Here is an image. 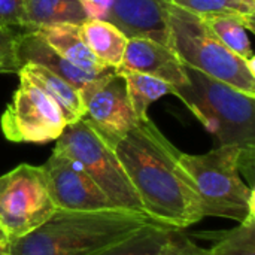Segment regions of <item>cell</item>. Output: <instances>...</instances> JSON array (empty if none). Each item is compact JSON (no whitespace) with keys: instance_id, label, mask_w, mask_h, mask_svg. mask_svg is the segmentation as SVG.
Listing matches in <instances>:
<instances>
[{"instance_id":"cell-1","label":"cell","mask_w":255,"mask_h":255,"mask_svg":"<svg viewBox=\"0 0 255 255\" xmlns=\"http://www.w3.org/2000/svg\"><path fill=\"white\" fill-rule=\"evenodd\" d=\"M114 149L142 212L152 223L182 230L205 218L193 181L179 163L181 151L149 117L140 120Z\"/></svg>"},{"instance_id":"cell-2","label":"cell","mask_w":255,"mask_h":255,"mask_svg":"<svg viewBox=\"0 0 255 255\" xmlns=\"http://www.w3.org/2000/svg\"><path fill=\"white\" fill-rule=\"evenodd\" d=\"M152 223L140 212L55 211L40 227L9 241V255H97Z\"/></svg>"},{"instance_id":"cell-3","label":"cell","mask_w":255,"mask_h":255,"mask_svg":"<svg viewBox=\"0 0 255 255\" xmlns=\"http://www.w3.org/2000/svg\"><path fill=\"white\" fill-rule=\"evenodd\" d=\"M188 84L175 88L187 108L197 117L220 145L242 149L239 167L253 188L255 161L254 97L185 66ZM218 145V146H220Z\"/></svg>"},{"instance_id":"cell-4","label":"cell","mask_w":255,"mask_h":255,"mask_svg":"<svg viewBox=\"0 0 255 255\" xmlns=\"http://www.w3.org/2000/svg\"><path fill=\"white\" fill-rule=\"evenodd\" d=\"M169 43L179 61L251 97L255 96V60L245 61L206 27L202 18L169 1L166 9Z\"/></svg>"},{"instance_id":"cell-5","label":"cell","mask_w":255,"mask_h":255,"mask_svg":"<svg viewBox=\"0 0 255 255\" xmlns=\"http://www.w3.org/2000/svg\"><path fill=\"white\" fill-rule=\"evenodd\" d=\"M241 154L233 145H220L200 155L181 152L179 163L193 181L203 217L244 223L255 215L254 188L241 178Z\"/></svg>"},{"instance_id":"cell-6","label":"cell","mask_w":255,"mask_h":255,"mask_svg":"<svg viewBox=\"0 0 255 255\" xmlns=\"http://www.w3.org/2000/svg\"><path fill=\"white\" fill-rule=\"evenodd\" d=\"M54 152L75 163L117 208L143 214L139 197L115 149L84 120L64 127L57 139Z\"/></svg>"},{"instance_id":"cell-7","label":"cell","mask_w":255,"mask_h":255,"mask_svg":"<svg viewBox=\"0 0 255 255\" xmlns=\"http://www.w3.org/2000/svg\"><path fill=\"white\" fill-rule=\"evenodd\" d=\"M55 211L42 166L19 164L0 176V230L7 241L36 230Z\"/></svg>"},{"instance_id":"cell-8","label":"cell","mask_w":255,"mask_h":255,"mask_svg":"<svg viewBox=\"0 0 255 255\" xmlns=\"http://www.w3.org/2000/svg\"><path fill=\"white\" fill-rule=\"evenodd\" d=\"M18 76L19 87L0 120L3 136L16 143L57 140L67 126L58 105L30 79Z\"/></svg>"},{"instance_id":"cell-9","label":"cell","mask_w":255,"mask_h":255,"mask_svg":"<svg viewBox=\"0 0 255 255\" xmlns=\"http://www.w3.org/2000/svg\"><path fill=\"white\" fill-rule=\"evenodd\" d=\"M84 121L112 148L140 121L127 96L124 78L114 69L97 76L81 91Z\"/></svg>"},{"instance_id":"cell-10","label":"cell","mask_w":255,"mask_h":255,"mask_svg":"<svg viewBox=\"0 0 255 255\" xmlns=\"http://www.w3.org/2000/svg\"><path fill=\"white\" fill-rule=\"evenodd\" d=\"M57 211L91 212L117 208L102 190L69 158L52 151L42 166Z\"/></svg>"},{"instance_id":"cell-11","label":"cell","mask_w":255,"mask_h":255,"mask_svg":"<svg viewBox=\"0 0 255 255\" xmlns=\"http://www.w3.org/2000/svg\"><path fill=\"white\" fill-rule=\"evenodd\" d=\"M118 69L155 76L173 88L188 84L185 66L175 52L169 46L146 37H128L123 63Z\"/></svg>"},{"instance_id":"cell-12","label":"cell","mask_w":255,"mask_h":255,"mask_svg":"<svg viewBox=\"0 0 255 255\" xmlns=\"http://www.w3.org/2000/svg\"><path fill=\"white\" fill-rule=\"evenodd\" d=\"M169 0H115L106 18L127 37H146L167 46Z\"/></svg>"},{"instance_id":"cell-13","label":"cell","mask_w":255,"mask_h":255,"mask_svg":"<svg viewBox=\"0 0 255 255\" xmlns=\"http://www.w3.org/2000/svg\"><path fill=\"white\" fill-rule=\"evenodd\" d=\"M15 55L18 67L24 64H39L52 73L61 76L69 84H72L79 91L90 84L93 79H96V75L87 73L72 63H69L64 57H61L57 51H54L40 34L36 31L28 30H19L16 34V43H15ZM102 76V75H100Z\"/></svg>"},{"instance_id":"cell-14","label":"cell","mask_w":255,"mask_h":255,"mask_svg":"<svg viewBox=\"0 0 255 255\" xmlns=\"http://www.w3.org/2000/svg\"><path fill=\"white\" fill-rule=\"evenodd\" d=\"M33 31L40 34L43 40L69 63L87 73L100 76L114 70L112 67H108L99 61L97 57L85 45L79 33V24H52Z\"/></svg>"},{"instance_id":"cell-15","label":"cell","mask_w":255,"mask_h":255,"mask_svg":"<svg viewBox=\"0 0 255 255\" xmlns=\"http://www.w3.org/2000/svg\"><path fill=\"white\" fill-rule=\"evenodd\" d=\"M18 75L30 79L36 87L43 90L60 108L66 124H75L81 121L85 115L84 102L78 88L69 84L61 76L52 73L51 70L39 64H24L19 67Z\"/></svg>"},{"instance_id":"cell-16","label":"cell","mask_w":255,"mask_h":255,"mask_svg":"<svg viewBox=\"0 0 255 255\" xmlns=\"http://www.w3.org/2000/svg\"><path fill=\"white\" fill-rule=\"evenodd\" d=\"M79 33L99 61L112 69L121 66L128 37L120 28L105 19L87 18L79 24Z\"/></svg>"},{"instance_id":"cell-17","label":"cell","mask_w":255,"mask_h":255,"mask_svg":"<svg viewBox=\"0 0 255 255\" xmlns=\"http://www.w3.org/2000/svg\"><path fill=\"white\" fill-rule=\"evenodd\" d=\"M85 19L79 0H25L24 30L28 31L52 24H81Z\"/></svg>"},{"instance_id":"cell-18","label":"cell","mask_w":255,"mask_h":255,"mask_svg":"<svg viewBox=\"0 0 255 255\" xmlns=\"http://www.w3.org/2000/svg\"><path fill=\"white\" fill-rule=\"evenodd\" d=\"M126 82L127 96L130 105L139 120L148 118V108L155 100L161 99L166 94H175V88L151 75L126 70V69H115Z\"/></svg>"},{"instance_id":"cell-19","label":"cell","mask_w":255,"mask_h":255,"mask_svg":"<svg viewBox=\"0 0 255 255\" xmlns=\"http://www.w3.org/2000/svg\"><path fill=\"white\" fill-rule=\"evenodd\" d=\"M196 15H229L239 19L248 31L255 30V0H169Z\"/></svg>"},{"instance_id":"cell-20","label":"cell","mask_w":255,"mask_h":255,"mask_svg":"<svg viewBox=\"0 0 255 255\" xmlns=\"http://www.w3.org/2000/svg\"><path fill=\"white\" fill-rule=\"evenodd\" d=\"M217 39L232 52L245 61L255 60L248 28L236 18L229 15H199Z\"/></svg>"},{"instance_id":"cell-21","label":"cell","mask_w":255,"mask_h":255,"mask_svg":"<svg viewBox=\"0 0 255 255\" xmlns=\"http://www.w3.org/2000/svg\"><path fill=\"white\" fill-rule=\"evenodd\" d=\"M173 229L149 223L131 236L97 255H157Z\"/></svg>"},{"instance_id":"cell-22","label":"cell","mask_w":255,"mask_h":255,"mask_svg":"<svg viewBox=\"0 0 255 255\" xmlns=\"http://www.w3.org/2000/svg\"><path fill=\"white\" fill-rule=\"evenodd\" d=\"M209 251L211 255H255V215L226 232Z\"/></svg>"},{"instance_id":"cell-23","label":"cell","mask_w":255,"mask_h":255,"mask_svg":"<svg viewBox=\"0 0 255 255\" xmlns=\"http://www.w3.org/2000/svg\"><path fill=\"white\" fill-rule=\"evenodd\" d=\"M157 255H211V251L196 245L190 238L173 230Z\"/></svg>"},{"instance_id":"cell-24","label":"cell","mask_w":255,"mask_h":255,"mask_svg":"<svg viewBox=\"0 0 255 255\" xmlns=\"http://www.w3.org/2000/svg\"><path fill=\"white\" fill-rule=\"evenodd\" d=\"M16 30L0 27V73H18L19 67L15 55Z\"/></svg>"},{"instance_id":"cell-25","label":"cell","mask_w":255,"mask_h":255,"mask_svg":"<svg viewBox=\"0 0 255 255\" xmlns=\"http://www.w3.org/2000/svg\"><path fill=\"white\" fill-rule=\"evenodd\" d=\"M25 0H0V27L24 30Z\"/></svg>"},{"instance_id":"cell-26","label":"cell","mask_w":255,"mask_h":255,"mask_svg":"<svg viewBox=\"0 0 255 255\" xmlns=\"http://www.w3.org/2000/svg\"><path fill=\"white\" fill-rule=\"evenodd\" d=\"M115 0H79L87 18L105 19L108 18Z\"/></svg>"},{"instance_id":"cell-27","label":"cell","mask_w":255,"mask_h":255,"mask_svg":"<svg viewBox=\"0 0 255 255\" xmlns=\"http://www.w3.org/2000/svg\"><path fill=\"white\" fill-rule=\"evenodd\" d=\"M0 255H9V242H0Z\"/></svg>"},{"instance_id":"cell-28","label":"cell","mask_w":255,"mask_h":255,"mask_svg":"<svg viewBox=\"0 0 255 255\" xmlns=\"http://www.w3.org/2000/svg\"><path fill=\"white\" fill-rule=\"evenodd\" d=\"M0 242H9V241H7V238L4 236V233H3L1 230H0Z\"/></svg>"}]
</instances>
